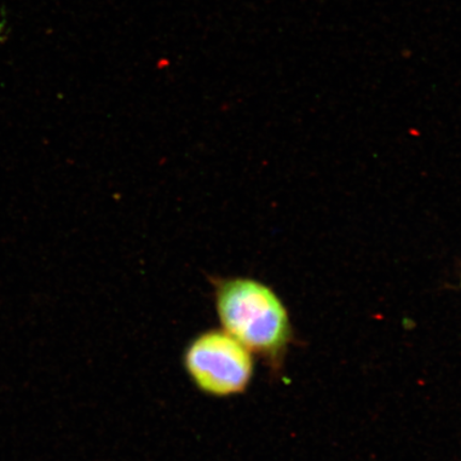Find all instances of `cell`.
Listing matches in <instances>:
<instances>
[{"mask_svg": "<svg viewBox=\"0 0 461 461\" xmlns=\"http://www.w3.org/2000/svg\"><path fill=\"white\" fill-rule=\"evenodd\" d=\"M183 361L195 387L216 397L244 393L255 371L252 353L223 330L198 334L188 344Z\"/></svg>", "mask_w": 461, "mask_h": 461, "instance_id": "7a4b0ae2", "label": "cell"}, {"mask_svg": "<svg viewBox=\"0 0 461 461\" xmlns=\"http://www.w3.org/2000/svg\"><path fill=\"white\" fill-rule=\"evenodd\" d=\"M215 304L221 330L273 365L292 339L284 303L268 285L247 276L215 279Z\"/></svg>", "mask_w": 461, "mask_h": 461, "instance_id": "6da1fadb", "label": "cell"}]
</instances>
